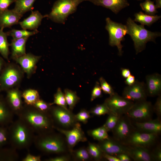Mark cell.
Listing matches in <instances>:
<instances>
[{
	"mask_svg": "<svg viewBox=\"0 0 161 161\" xmlns=\"http://www.w3.org/2000/svg\"><path fill=\"white\" fill-rule=\"evenodd\" d=\"M97 144L104 153L114 156L121 153L128 155L127 145L109 137L108 139L99 141Z\"/></svg>",
	"mask_w": 161,
	"mask_h": 161,
	"instance_id": "cell-14",
	"label": "cell"
},
{
	"mask_svg": "<svg viewBox=\"0 0 161 161\" xmlns=\"http://www.w3.org/2000/svg\"><path fill=\"white\" fill-rule=\"evenodd\" d=\"M27 105L33 106L39 99L40 96L38 92L35 89H28L25 90L22 94Z\"/></svg>",
	"mask_w": 161,
	"mask_h": 161,
	"instance_id": "cell-30",
	"label": "cell"
},
{
	"mask_svg": "<svg viewBox=\"0 0 161 161\" xmlns=\"http://www.w3.org/2000/svg\"><path fill=\"white\" fill-rule=\"evenodd\" d=\"M8 130L9 141L11 147L16 150L28 149L34 142V132L18 118L10 124Z\"/></svg>",
	"mask_w": 161,
	"mask_h": 161,
	"instance_id": "cell-3",
	"label": "cell"
},
{
	"mask_svg": "<svg viewBox=\"0 0 161 161\" xmlns=\"http://www.w3.org/2000/svg\"><path fill=\"white\" fill-rule=\"evenodd\" d=\"M137 0L140 1V0Z\"/></svg>",
	"mask_w": 161,
	"mask_h": 161,
	"instance_id": "cell-55",
	"label": "cell"
},
{
	"mask_svg": "<svg viewBox=\"0 0 161 161\" xmlns=\"http://www.w3.org/2000/svg\"><path fill=\"white\" fill-rule=\"evenodd\" d=\"M126 78L125 83L127 86H130L132 85L135 81L134 76L132 75H130Z\"/></svg>",
	"mask_w": 161,
	"mask_h": 161,
	"instance_id": "cell-51",
	"label": "cell"
},
{
	"mask_svg": "<svg viewBox=\"0 0 161 161\" xmlns=\"http://www.w3.org/2000/svg\"><path fill=\"white\" fill-rule=\"evenodd\" d=\"M64 95L67 105L68 106L69 110H72L76 104L80 100L76 92L68 89L64 90Z\"/></svg>",
	"mask_w": 161,
	"mask_h": 161,
	"instance_id": "cell-29",
	"label": "cell"
},
{
	"mask_svg": "<svg viewBox=\"0 0 161 161\" xmlns=\"http://www.w3.org/2000/svg\"><path fill=\"white\" fill-rule=\"evenodd\" d=\"M49 112L54 122L55 128L69 130L78 122L75 119V114L69 109L52 106Z\"/></svg>",
	"mask_w": 161,
	"mask_h": 161,
	"instance_id": "cell-6",
	"label": "cell"
},
{
	"mask_svg": "<svg viewBox=\"0 0 161 161\" xmlns=\"http://www.w3.org/2000/svg\"><path fill=\"white\" fill-rule=\"evenodd\" d=\"M135 129L130 118L126 114L123 115L112 131L113 138L123 144Z\"/></svg>",
	"mask_w": 161,
	"mask_h": 161,
	"instance_id": "cell-12",
	"label": "cell"
},
{
	"mask_svg": "<svg viewBox=\"0 0 161 161\" xmlns=\"http://www.w3.org/2000/svg\"><path fill=\"white\" fill-rule=\"evenodd\" d=\"M94 4L109 9L115 14L129 5L127 0H88Z\"/></svg>",
	"mask_w": 161,
	"mask_h": 161,
	"instance_id": "cell-18",
	"label": "cell"
},
{
	"mask_svg": "<svg viewBox=\"0 0 161 161\" xmlns=\"http://www.w3.org/2000/svg\"><path fill=\"white\" fill-rule=\"evenodd\" d=\"M126 26L127 34L131 36L134 42L137 54L145 49L148 42L155 43L156 38L161 35L160 32H151L146 29L144 25H137L130 17L127 20Z\"/></svg>",
	"mask_w": 161,
	"mask_h": 161,
	"instance_id": "cell-4",
	"label": "cell"
},
{
	"mask_svg": "<svg viewBox=\"0 0 161 161\" xmlns=\"http://www.w3.org/2000/svg\"><path fill=\"white\" fill-rule=\"evenodd\" d=\"M135 18L134 21L138 22L141 25L150 26L156 22L161 18V16L150 15L144 14L142 12L136 13L134 14Z\"/></svg>",
	"mask_w": 161,
	"mask_h": 161,
	"instance_id": "cell-27",
	"label": "cell"
},
{
	"mask_svg": "<svg viewBox=\"0 0 161 161\" xmlns=\"http://www.w3.org/2000/svg\"><path fill=\"white\" fill-rule=\"evenodd\" d=\"M72 160L71 153L59 155L57 156L51 157L45 160L46 161H69Z\"/></svg>",
	"mask_w": 161,
	"mask_h": 161,
	"instance_id": "cell-44",
	"label": "cell"
},
{
	"mask_svg": "<svg viewBox=\"0 0 161 161\" xmlns=\"http://www.w3.org/2000/svg\"><path fill=\"white\" fill-rule=\"evenodd\" d=\"M121 75L122 76L125 78H126L131 75V72L128 69L121 68Z\"/></svg>",
	"mask_w": 161,
	"mask_h": 161,
	"instance_id": "cell-52",
	"label": "cell"
},
{
	"mask_svg": "<svg viewBox=\"0 0 161 161\" xmlns=\"http://www.w3.org/2000/svg\"><path fill=\"white\" fill-rule=\"evenodd\" d=\"M37 30L32 31H29L22 29V30L13 29L7 32L8 35L11 36L13 39H20L28 38L37 33Z\"/></svg>",
	"mask_w": 161,
	"mask_h": 161,
	"instance_id": "cell-34",
	"label": "cell"
},
{
	"mask_svg": "<svg viewBox=\"0 0 161 161\" xmlns=\"http://www.w3.org/2000/svg\"><path fill=\"white\" fill-rule=\"evenodd\" d=\"M7 32L3 31V29L0 28V53L5 58L8 59L9 53L10 45L7 40Z\"/></svg>",
	"mask_w": 161,
	"mask_h": 161,
	"instance_id": "cell-31",
	"label": "cell"
},
{
	"mask_svg": "<svg viewBox=\"0 0 161 161\" xmlns=\"http://www.w3.org/2000/svg\"><path fill=\"white\" fill-rule=\"evenodd\" d=\"M28 38L13 39L11 46L12 56L15 59L21 56L26 53V44Z\"/></svg>",
	"mask_w": 161,
	"mask_h": 161,
	"instance_id": "cell-24",
	"label": "cell"
},
{
	"mask_svg": "<svg viewBox=\"0 0 161 161\" xmlns=\"http://www.w3.org/2000/svg\"><path fill=\"white\" fill-rule=\"evenodd\" d=\"M72 160L76 161H87L92 160L86 148L83 147L73 150L71 153Z\"/></svg>",
	"mask_w": 161,
	"mask_h": 161,
	"instance_id": "cell-28",
	"label": "cell"
},
{
	"mask_svg": "<svg viewBox=\"0 0 161 161\" xmlns=\"http://www.w3.org/2000/svg\"><path fill=\"white\" fill-rule=\"evenodd\" d=\"M127 146L128 155L134 160L154 161L150 149L140 146Z\"/></svg>",
	"mask_w": 161,
	"mask_h": 161,
	"instance_id": "cell-17",
	"label": "cell"
},
{
	"mask_svg": "<svg viewBox=\"0 0 161 161\" xmlns=\"http://www.w3.org/2000/svg\"><path fill=\"white\" fill-rule=\"evenodd\" d=\"M33 143L38 150L45 154L60 155L71 153L65 137L59 132L53 131L37 134L35 136Z\"/></svg>",
	"mask_w": 161,
	"mask_h": 161,
	"instance_id": "cell-2",
	"label": "cell"
},
{
	"mask_svg": "<svg viewBox=\"0 0 161 161\" xmlns=\"http://www.w3.org/2000/svg\"><path fill=\"white\" fill-rule=\"evenodd\" d=\"M41 157L40 156H34L30 153H28L22 159V161H40Z\"/></svg>",
	"mask_w": 161,
	"mask_h": 161,
	"instance_id": "cell-48",
	"label": "cell"
},
{
	"mask_svg": "<svg viewBox=\"0 0 161 161\" xmlns=\"http://www.w3.org/2000/svg\"><path fill=\"white\" fill-rule=\"evenodd\" d=\"M153 105L146 100L136 102L126 114L130 119L137 122H143L152 119Z\"/></svg>",
	"mask_w": 161,
	"mask_h": 161,
	"instance_id": "cell-8",
	"label": "cell"
},
{
	"mask_svg": "<svg viewBox=\"0 0 161 161\" xmlns=\"http://www.w3.org/2000/svg\"><path fill=\"white\" fill-rule=\"evenodd\" d=\"M123 97L134 102L146 100L148 96L145 83L135 80L130 86H127L122 93Z\"/></svg>",
	"mask_w": 161,
	"mask_h": 161,
	"instance_id": "cell-13",
	"label": "cell"
},
{
	"mask_svg": "<svg viewBox=\"0 0 161 161\" xmlns=\"http://www.w3.org/2000/svg\"><path fill=\"white\" fill-rule=\"evenodd\" d=\"M87 0H57L46 17L55 23L64 24L68 16L76 11L78 5Z\"/></svg>",
	"mask_w": 161,
	"mask_h": 161,
	"instance_id": "cell-5",
	"label": "cell"
},
{
	"mask_svg": "<svg viewBox=\"0 0 161 161\" xmlns=\"http://www.w3.org/2000/svg\"><path fill=\"white\" fill-rule=\"evenodd\" d=\"M154 112L157 116V118L160 119L161 116V95L158 96L156 101L153 106Z\"/></svg>",
	"mask_w": 161,
	"mask_h": 161,
	"instance_id": "cell-45",
	"label": "cell"
},
{
	"mask_svg": "<svg viewBox=\"0 0 161 161\" xmlns=\"http://www.w3.org/2000/svg\"><path fill=\"white\" fill-rule=\"evenodd\" d=\"M23 107L17 114L18 118L28 125L37 134L54 131L55 125L49 112L40 111L33 106Z\"/></svg>",
	"mask_w": 161,
	"mask_h": 161,
	"instance_id": "cell-1",
	"label": "cell"
},
{
	"mask_svg": "<svg viewBox=\"0 0 161 161\" xmlns=\"http://www.w3.org/2000/svg\"><path fill=\"white\" fill-rule=\"evenodd\" d=\"M52 106L43 100L40 99L33 106L38 110L44 112H49Z\"/></svg>",
	"mask_w": 161,
	"mask_h": 161,
	"instance_id": "cell-42",
	"label": "cell"
},
{
	"mask_svg": "<svg viewBox=\"0 0 161 161\" xmlns=\"http://www.w3.org/2000/svg\"><path fill=\"white\" fill-rule=\"evenodd\" d=\"M99 83L102 91L105 94L110 95L114 93V89L103 77H100L99 79Z\"/></svg>",
	"mask_w": 161,
	"mask_h": 161,
	"instance_id": "cell-40",
	"label": "cell"
},
{
	"mask_svg": "<svg viewBox=\"0 0 161 161\" xmlns=\"http://www.w3.org/2000/svg\"><path fill=\"white\" fill-rule=\"evenodd\" d=\"M106 25L105 28L109 35V44L112 46H116L118 50L119 55H122L123 46L121 42L125 40L124 36L127 34L126 25L112 21L110 18H106Z\"/></svg>",
	"mask_w": 161,
	"mask_h": 161,
	"instance_id": "cell-7",
	"label": "cell"
},
{
	"mask_svg": "<svg viewBox=\"0 0 161 161\" xmlns=\"http://www.w3.org/2000/svg\"><path fill=\"white\" fill-rule=\"evenodd\" d=\"M86 148L92 160L100 161L103 159V152L97 144L89 142Z\"/></svg>",
	"mask_w": 161,
	"mask_h": 161,
	"instance_id": "cell-33",
	"label": "cell"
},
{
	"mask_svg": "<svg viewBox=\"0 0 161 161\" xmlns=\"http://www.w3.org/2000/svg\"><path fill=\"white\" fill-rule=\"evenodd\" d=\"M2 61L1 58H0V71L1 69V67H2Z\"/></svg>",
	"mask_w": 161,
	"mask_h": 161,
	"instance_id": "cell-54",
	"label": "cell"
},
{
	"mask_svg": "<svg viewBox=\"0 0 161 161\" xmlns=\"http://www.w3.org/2000/svg\"><path fill=\"white\" fill-rule=\"evenodd\" d=\"M14 114L10 106L0 100V126L10 124L13 121Z\"/></svg>",
	"mask_w": 161,
	"mask_h": 161,
	"instance_id": "cell-25",
	"label": "cell"
},
{
	"mask_svg": "<svg viewBox=\"0 0 161 161\" xmlns=\"http://www.w3.org/2000/svg\"><path fill=\"white\" fill-rule=\"evenodd\" d=\"M21 97L22 95L18 90H12L7 92L8 103L15 114L17 115L23 107Z\"/></svg>",
	"mask_w": 161,
	"mask_h": 161,
	"instance_id": "cell-23",
	"label": "cell"
},
{
	"mask_svg": "<svg viewBox=\"0 0 161 161\" xmlns=\"http://www.w3.org/2000/svg\"><path fill=\"white\" fill-rule=\"evenodd\" d=\"M22 17L13 9H8L0 13V28L10 27L19 23Z\"/></svg>",
	"mask_w": 161,
	"mask_h": 161,
	"instance_id": "cell-19",
	"label": "cell"
},
{
	"mask_svg": "<svg viewBox=\"0 0 161 161\" xmlns=\"http://www.w3.org/2000/svg\"><path fill=\"white\" fill-rule=\"evenodd\" d=\"M103 158L109 161H120V160L114 156L103 153Z\"/></svg>",
	"mask_w": 161,
	"mask_h": 161,
	"instance_id": "cell-50",
	"label": "cell"
},
{
	"mask_svg": "<svg viewBox=\"0 0 161 161\" xmlns=\"http://www.w3.org/2000/svg\"><path fill=\"white\" fill-rule=\"evenodd\" d=\"M146 88L148 96L154 97L161 95V76L158 73L147 75L145 77Z\"/></svg>",
	"mask_w": 161,
	"mask_h": 161,
	"instance_id": "cell-15",
	"label": "cell"
},
{
	"mask_svg": "<svg viewBox=\"0 0 161 161\" xmlns=\"http://www.w3.org/2000/svg\"><path fill=\"white\" fill-rule=\"evenodd\" d=\"M55 129L65 137L71 153L74 147L78 143L86 142L87 140L79 122H77L72 128L69 130L57 128H55Z\"/></svg>",
	"mask_w": 161,
	"mask_h": 161,
	"instance_id": "cell-11",
	"label": "cell"
},
{
	"mask_svg": "<svg viewBox=\"0 0 161 161\" xmlns=\"http://www.w3.org/2000/svg\"><path fill=\"white\" fill-rule=\"evenodd\" d=\"M132 124L135 129L141 132L159 135L161 132L160 119L158 118L143 122H134Z\"/></svg>",
	"mask_w": 161,
	"mask_h": 161,
	"instance_id": "cell-16",
	"label": "cell"
},
{
	"mask_svg": "<svg viewBox=\"0 0 161 161\" xmlns=\"http://www.w3.org/2000/svg\"><path fill=\"white\" fill-rule=\"evenodd\" d=\"M104 103L111 113L119 116L126 114L134 103V102L126 99L116 92L106 98Z\"/></svg>",
	"mask_w": 161,
	"mask_h": 161,
	"instance_id": "cell-10",
	"label": "cell"
},
{
	"mask_svg": "<svg viewBox=\"0 0 161 161\" xmlns=\"http://www.w3.org/2000/svg\"><path fill=\"white\" fill-rule=\"evenodd\" d=\"M108 115L106 122L103 125L108 132L112 131L116 126L120 117L112 113Z\"/></svg>",
	"mask_w": 161,
	"mask_h": 161,
	"instance_id": "cell-38",
	"label": "cell"
},
{
	"mask_svg": "<svg viewBox=\"0 0 161 161\" xmlns=\"http://www.w3.org/2000/svg\"><path fill=\"white\" fill-rule=\"evenodd\" d=\"M89 111L90 114L96 116H100L106 114H109L111 113L104 103L102 104L96 105L91 109Z\"/></svg>",
	"mask_w": 161,
	"mask_h": 161,
	"instance_id": "cell-36",
	"label": "cell"
},
{
	"mask_svg": "<svg viewBox=\"0 0 161 161\" xmlns=\"http://www.w3.org/2000/svg\"><path fill=\"white\" fill-rule=\"evenodd\" d=\"M151 151L154 161L161 160V149L160 146H157Z\"/></svg>",
	"mask_w": 161,
	"mask_h": 161,
	"instance_id": "cell-46",
	"label": "cell"
},
{
	"mask_svg": "<svg viewBox=\"0 0 161 161\" xmlns=\"http://www.w3.org/2000/svg\"><path fill=\"white\" fill-rule=\"evenodd\" d=\"M108 131L103 125L98 128L87 131L88 135L99 141L108 139L109 137Z\"/></svg>",
	"mask_w": 161,
	"mask_h": 161,
	"instance_id": "cell-32",
	"label": "cell"
},
{
	"mask_svg": "<svg viewBox=\"0 0 161 161\" xmlns=\"http://www.w3.org/2000/svg\"><path fill=\"white\" fill-rule=\"evenodd\" d=\"M120 161H130L131 158L128 154L125 153H121L115 156Z\"/></svg>",
	"mask_w": 161,
	"mask_h": 161,
	"instance_id": "cell-49",
	"label": "cell"
},
{
	"mask_svg": "<svg viewBox=\"0 0 161 161\" xmlns=\"http://www.w3.org/2000/svg\"><path fill=\"white\" fill-rule=\"evenodd\" d=\"M36 0H15L13 10L22 16L33 8V4Z\"/></svg>",
	"mask_w": 161,
	"mask_h": 161,
	"instance_id": "cell-26",
	"label": "cell"
},
{
	"mask_svg": "<svg viewBox=\"0 0 161 161\" xmlns=\"http://www.w3.org/2000/svg\"><path fill=\"white\" fill-rule=\"evenodd\" d=\"M9 141L8 129L0 126V148L6 145Z\"/></svg>",
	"mask_w": 161,
	"mask_h": 161,
	"instance_id": "cell-41",
	"label": "cell"
},
{
	"mask_svg": "<svg viewBox=\"0 0 161 161\" xmlns=\"http://www.w3.org/2000/svg\"><path fill=\"white\" fill-rule=\"evenodd\" d=\"M156 4L155 5L157 9L161 8V0H155Z\"/></svg>",
	"mask_w": 161,
	"mask_h": 161,
	"instance_id": "cell-53",
	"label": "cell"
},
{
	"mask_svg": "<svg viewBox=\"0 0 161 161\" xmlns=\"http://www.w3.org/2000/svg\"><path fill=\"white\" fill-rule=\"evenodd\" d=\"M50 104L51 106L56 104L65 109H68L64 93L60 88L58 89L56 93L54 95L53 102L50 103Z\"/></svg>",
	"mask_w": 161,
	"mask_h": 161,
	"instance_id": "cell-35",
	"label": "cell"
},
{
	"mask_svg": "<svg viewBox=\"0 0 161 161\" xmlns=\"http://www.w3.org/2000/svg\"><path fill=\"white\" fill-rule=\"evenodd\" d=\"M15 0H0V13L8 9V7Z\"/></svg>",
	"mask_w": 161,
	"mask_h": 161,
	"instance_id": "cell-47",
	"label": "cell"
},
{
	"mask_svg": "<svg viewBox=\"0 0 161 161\" xmlns=\"http://www.w3.org/2000/svg\"><path fill=\"white\" fill-rule=\"evenodd\" d=\"M159 134L141 132L134 129L123 143L127 146L150 149L156 143Z\"/></svg>",
	"mask_w": 161,
	"mask_h": 161,
	"instance_id": "cell-9",
	"label": "cell"
},
{
	"mask_svg": "<svg viewBox=\"0 0 161 161\" xmlns=\"http://www.w3.org/2000/svg\"><path fill=\"white\" fill-rule=\"evenodd\" d=\"M20 78L19 72L15 68L10 67L4 72L1 77V83L4 87L13 86L18 83Z\"/></svg>",
	"mask_w": 161,
	"mask_h": 161,
	"instance_id": "cell-22",
	"label": "cell"
},
{
	"mask_svg": "<svg viewBox=\"0 0 161 161\" xmlns=\"http://www.w3.org/2000/svg\"><path fill=\"white\" fill-rule=\"evenodd\" d=\"M40 58V56L28 53L18 57L15 60L21 65L24 71L27 74L30 75L35 70L36 63Z\"/></svg>",
	"mask_w": 161,
	"mask_h": 161,
	"instance_id": "cell-21",
	"label": "cell"
},
{
	"mask_svg": "<svg viewBox=\"0 0 161 161\" xmlns=\"http://www.w3.org/2000/svg\"><path fill=\"white\" fill-rule=\"evenodd\" d=\"M102 90L99 82L97 81L92 91L90 100L92 101L95 99L102 96Z\"/></svg>",
	"mask_w": 161,
	"mask_h": 161,
	"instance_id": "cell-43",
	"label": "cell"
},
{
	"mask_svg": "<svg viewBox=\"0 0 161 161\" xmlns=\"http://www.w3.org/2000/svg\"><path fill=\"white\" fill-rule=\"evenodd\" d=\"M140 5L147 14L154 15L158 12L154 2L151 0H145L144 2L140 3Z\"/></svg>",
	"mask_w": 161,
	"mask_h": 161,
	"instance_id": "cell-37",
	"label": "cell"
},
{
	"mask_svg": "<svg viewBox=\"0 0 161 161\" xmlns=\"http://www.w3.org/2000/svg\"><path fill=\"white\" fill-rule=\"evenodd\" d=\"M46 17V15H42L38 10L32 11L28 17L19 23L22 29L34 30H37L42 19Z\"/></svg>",
	"mask_w": 161,
	"mask_h": 161,
	"instance_id": "cell-20",
	"label": "cell"
},
{
	"mask_svg": "<svg viewBox=\"0 0 161 161\" xmlns=\"http://www.w3.org/2000/svg\"><path fill=\"white\" fill-rule=\"evenodd\" d=\"M75 117L77 122L86 124L92 116L89 111L83 109H81L77 114H75Z\"/></svg>",
	"mask_w": 161,
	"mask_h": 161,
	"instance_id": "cell-39",
	"label": "cell"
}]
</instances>
